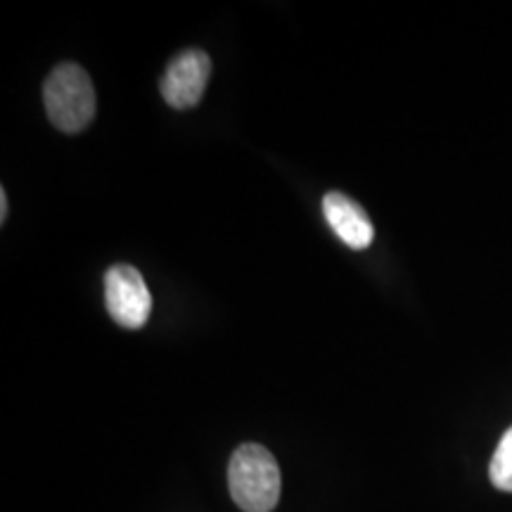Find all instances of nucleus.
<instances>
[{
	"label": "nucleus",
	"mask_w": 512,
	"mask_h": 512,
	"mask_svg": "<svg viewBox=\"0 0 512 512\" xmlns=\"http://www.w3.org/2000/svg\"><path fill=\"white\" fill-rule=\"evenodd\" d=\"M105 302L110 316L121 328L140 330L152 313V294L138 268L112 266L105 275Z\"/></svg>",
	"instance_id": "obj_3"
},
{
	"label": "nucleus",
	"mask_w": 512,
	"mask_h": 512,
	"mask_svg": "<svg viewBox=\"0 0 512 512\" xmlns=\"http://www.w3.org/2000/svg\"><path fill=\"white\" fill-rule=\"evenodd\" d=\"M228 489L245 512H271L280 501V467L261 444L235 448L228 465Z\"/></svg>",
	"instance_id": "obj_1"
},
{
	"label": "nucleus",
	"mask_w": 512,
	"mask_h": 512,
	"mask_svg": "<svg viewBox=\"0 0 512 512\" xmlns=\"http://www.w3.org/2000/svg\"><path fill=\"white\" fill-rule=\"evenodd\" d=\"M323 214L328 219V226L335 230L337 238L344 242V245L356 249V252H363L373 245L375 228L366 209L361 207L356 200L344 195V192H328L323 197Z\"/></svg>",
	"instance_id": "obj_5"
},
{
	"label": "nucleus",
	"mask_w": 512,
	"mask_h": 512,
	"mask_svg": "<svg viewBox=\"0 0 512 512\" xmlns=\"http://www.w3.org/2000/svg\"><path fill=\"white\" fill-rule=\"evenodd\" d=\"M489 477L496 489L512 494V427L503 434L501 444H498L494 458H491Z\"/></svg>",
	"instance_id": "obj_6"
},
{
	"label": "nucleus",
	"mask_w": 512,
	"mask_h": 512,
	"mask_svg": "<svg viewBox=\"0 0 512 512\" xmlns=\"http://www.w3.org/2000/svg\"><path fill=\"white\" fill-rule=\"evenodd\" d=\"M211 76V60L204 50H183L169 62L162 76V95L174 110H190L202 100Z\"/></svg>",
	"instance_id": "obj_4"
},
{
	"label": "nucleus",
	"mask_w": 512,
	"mask_h": 512,
	"mask_svg": "<svg viewBox=\"0 0 512 512\" xmlns=\"http://www.w3.org/2000/svg\"><path fill=\"white\" fill-rule=\"evenodd\" d=\"M5 219H8V195L0 190V223H5Z\"/></svg>",
	"instance_id": "obj_7"
},
{
	"label": "nucleus",
	"mask_w": 512,
	"mask_h": 512,
	"mask_svg": "<svg viewBox=\"0 0 512 512\" xmlns=\"http://www.w3.org/2000/svg\"><path fill=\"white\" fill-rule=\"evenodd\" d=\"M43 102L50 124L64 133L88 128L98 107L91 76L76 62H62L50 72L43 86Z\"/></svg>",
	"instance_id": "obj_2"
}]
</instances>
